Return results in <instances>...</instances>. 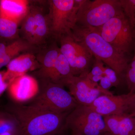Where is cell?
Returning a JSON list of instances; mask_svg holds the SVG:
<instances>
[{
	"label": "cell",
	"mask_w": 135,
	"mask_h": 135,
	"mask_svg": "<svg viewBox=\"0 0 135 135\" xmlns=\"http://www.w3.org/2000/svg\"><path fill=\"white\" fill-rule=\"evenodd\" d=\"M6 109L16 120L21 135H55L68 130L66 120L70 112L58 113L31 104L18 103Z\"/></svg>",
	"instance_id": "obj_1"
},
{
	"label": "cell",
	"mask_w": 135,
	"mask_h": 135,
	"mask_svg": "<svg viewBox=\"0 0 135 135\" xmlns=\"http://www.w3.org/2000/svg\"><path fill=\"white\" fill-rule=\"evenodd\" d=\"M72 35L91 53L94 58L114 70L120 78L125 74L129 64L126 55L118 52L103 38L95 28L76 25L72 31Z\"/></svg>",
	"instance_id": "obj_2"
},
{
	"label": "cell",
	"mask_w": 135,
	"mask_h": 135,
	"mask_svg": "<svg viewBox=\"0 0 135 135\" xmlns=\"http://www.w3.org/2000/svg\"><path fill=\"white\" fill-rule=\"evenodd\" d=\"M76 25L98 28L123 12L120 0H78Z\"/></svg>",
	"instance_id": "obj_3"
},
{
	"label": "cell",
	"mask_w": 135,
	"mask_h": 135,
	"mask_svg": "<svg viewBox=\"0 0 135 135\" xmlns=\"http://www.w3.org/2000/svg\"><path fill=\"white\" fill-rule=\"evenodd\" d=\"M40 80L38 93L30 104L58 113L71 112L79 105L62 85Z\"/></svg>",
	"instance_id": "obj_4"
},
{
	"label": "cell",
	"mask_w": 135,
	"mask_h": 135,
	"mask_svg": "<svg viewBox=\"0 0 135 135\" xmlns=\"http://www.w3.org/2000/svg\"><path fill=\"white\" fill-rule=\"evenodd\" d=\"M49 3L47 17L51 34L59 40L72 33L77 24L79 3L78 0H53Z\"/></svg>",
	"instance_id": "obj_5"
},
{
	"label": "cell",
	"mask_w": 135,
	"mask_h": 135,
	"mask_svg": "<svg viewBox=\"0 0 135 135\" xmlns=\"http://www.w3.org/2000/svg\"><path fill=\"white\" fill-rule=\"evenodd\" d=\"M66 126L73 135H111L103 117L89 106L78 105L68 115Z\"/></svg>",
	"instance_id": "obj_6"
},
{
	"label": "cell",
	"mask_w": 135,
	"mask_h": 135,
	"mask_svg": "<svg viewBox=\"0 0 135 135\" xmlns=\"http://www.w3.org/2000/svg\"><path fill=\"white\" fill-rule=\"evenodd\" d=\"M95 29L118 52L125 55L128 53L133 44L134 29L123 12Z\"/></svg>",
	"instance_id": "obj_7"
},
{
	"label": "cell",
	"mask_w": 135,
	"mask_h": 135,
	"mask_svg": "<svg viewBox=\"0 0 135 135\" xmlns=\"http://www.w3.org/2000/svg\"><path fill=\"white\" fill-rule=\"evenodd\" d=\"M60 51L70 64L74 76H84L90 71L94 56L81 44L76 41L72 33L60 40Z\"/></svg>",
	"instance_id": "obj_8"
},
{
	"label": "cell",
	"mask_w": 135,
	"mask_h": 135,
	"mask_svg": "<svg viewBox=\"0 0 135 135\" xmlns=\"http://www.w3.org/2000/svg\"><path fill=\"white\" fill-rule=\"evenodd\" d=\"M63 86L69 89L70 93L79 105L89 106L98 97L113 94L101 88L98 83H94L85 76H73L65 81Z\"/></svg>",
	"instance_id": "obj_9"
},
{
	"label": "cell",
	"mask_w": 135,
	"mask_h": 135,
	"mask_svg": "<svg viewBox=\"0 0 135 135\" xmlns=\"http://www.w3.org/2000/svg\"><path fill=\"white\" fill-rule=\"evenodd\" d=\"M134 92L118 95H103L97 98L89 107L104 116L128 115Z\"/></svg>",
	"instance_id": "obj_10"
},
{
	"label": "cell",
	"mask_w": 135,
	"mask_h": 135,
	"mask_svg": "<svg viewBox=\"0 0 135 135\" xmlns=\"http://www.w3.org/2000/svg\"><path fill=\"white\" fill-rule=\"evenodd\" d=\"M39 83L32 76L26 74L16 78L8 87V93L17 103L33 99L38 93Z\"/></svg>",
	"instance_id": "obj_11"
},
{
	"label": "cell",
	"mask_w": 135,
	"mask_h": 135,
	"mask_svg": "<svg viewBox=\"0 0 135 135\" xmlns=\"http://www.w3.org/2000/svg\"><path fill=\"white\" fill-rule=\"evenodd\" d=\"M36 57L31 53L18 56L7 66L4 75L5 81L9 84L16 78L33 70L36 67Z\"/></svg>",
	"instance_id": "obj_12"
},
{
	"label": "cell",
	"mask_w": 135,
	"mask_h": 135,
	"mask_svg": "<svg viewBox=\"0 0 135 135\" xmlns=\"http://www.w3.org/2000/svg\"><path fill=\"white\" fill-rule=\"evenodd\" d=\"M111 135H135L134 117L128 115L104 116Z\"/></svg>",
	"instance_id": "obj_13"
},
{
	"label": "cell",
	"mask_w": 135,
	"mask_h": 135,
	"mask_svg": "<svg viewBox=\"0 0 135 135\" xmlns=\"http://www.w3.org/2000/svg\"><path fill=\"white\" fill-rule=\"evenodd\" d=\"M29 8L26 0H1L0 15L19 22L27 14Z\"/></svg>",
	"instance_id": "obj_14"
},
{
	"label": "cell",
	"mask_w": 135,
	"mask_h": 135,
	"mask_svg": "<svg viewBox=\"0 0 135 135\" xmlns=\"http://www.w3.org/2000/svg\"><path fill=\"white\" fill-rule=\"evenodd\" d=\"M33 8L35 26L32 46H39L45 43L51 34L50 27L47 16H45L39 8Z\"/></svg>",
	"instance_id": "obj_15"
},
{
	"label": "cell",
	"mask_w": 135,
	"mask_h": 135,
	"mask_svg": "<svg viewBox=\"0 0 135 135\" xmlns=\"http://www.w3.org/2000/svg\"><path fill=\"white\" fill-rule=\"evenodd\" d=\"M60 52V48L55 44L46 50L42 57L38 59L40 69L36 75L40 79H49Z\"/></svg>",
	"instance_id": "obj_16"
},
{
	"label": "cell",
	"mask_w": 135,
	"mask_h": 135,
	"mask_svg": "<svg viewBox=\"0 0 135 135\" xmlns=\"http://www.w3.org/2000/svg\"><path fill=\"white\" fill-rule=\"evenodd\" d=\"M73 75L69 62L60 51L53 72L48 80L63 86L65 81Z\"/></svg>",
	"instance_id": "obj_17"
},
{
	"label": "cell",
	"mask_w": 135,
	"mask_h": 135,
	"mask_svg": "<svg viewBox=\"0 0 135 135\" xmlns=\"http://www.w3.org/2000/svg\"><path fill=\"white\" fill-rule=\"evenodd\" d=\"M32 46L25 40L20 39H17L9 44L5 53L0 58V69L7 66L21 52L27 50Z\"/></svg>",
	"instance_id": "obj_18"
},
{
	"label": "cell",
	"mask_w": 135,
	"mask_h": 135,
	"mask_svg": "<svg viewBox=\"0 0 135 135\" xmlns=\"http://www.w3.org/2000/svg\"><path fill=\"white\" fill-rule=\"evenodd\" d=\"M19 24V22L0 15V41L9 42L17 40Z\"/></svg>",
	"instance_id": "obj_19"
},
{
	"label": "cell",
	"mask_w": 135,
	"mask_h": 135,
	"mask_svg": "<svg viewBox=\"0 0 135 135\" xmlns=\"http://www.w3.org/2000/svg\"><path fill=\"white\" fill-rule=\"evenodd\" d=\"M21 32L23 38L32 46L35 26L33 6L29 7V11L22 21Z\"/></svg>",
	"instance_id": "obj_20"
},
{
	"label": "cell",
	"mask_w": 135,
	"mask_h": 135,
	"mask_svg": "<svg viewBox=\"0 0 135 135\" xmlns=\"http://www.w3.org/2000/svg\"><path fill=\"white\" fill-rule=\"evenodd\" d=\"M18 123L11 114L8 112H0V134L19 129Z\"/></svg>",
	"instance_id": "obj_21"
},
{
	"label": "cell",
	"mask_w": 135,
	"mask_h": 135,
	"mask_svg": "<svg viewBox=\"0 0 135 135\" xmlns=\"http://www.w3.org/2000/svg\"><path fill=\"white\" fill-rule=\"evenodd\" d=\"M123 13L135 29V0H120Z\"/></svg>",
	"instance_id": "obj_22"
},
{
	"label": "cell",
	"mask_w": 135,
	"mask_h": 135,
	"mask_svg": "<svg viewBox=\"0 0 135 135\" xmlns=\"http://www.w3.org/2000/svg\"><path fill=\"white\" fill-rule=\"evenodd\" d=\"M126 81L130 92H135V67L128 64L125 73Z\"/></svg>",
	"instance_id": "obj_23"
},
{
	"label": "cell",
	"mask_w": 135,
	"mask_h": 135,
	"mask_svg": "<svg viewBox=\"0 0 135 135\" xmlns=\"http://www.w3.org/2000/svg\"><path fill=\"white\" fill-rule=\"evenodd\" d=\"M104 75L106 76L110 81L113 87H117L120 83V77L116 72L109 67H105Z\"/></svg>",
	"instance_id": "obj_24"
},
{
	"label": "cell",
	"mask_w": 135,
	"mask_h": 135,
	"mask_svg": "<svg viewBox=\"0 0 135 135\" xmlns=\"http://www.w3.org/2000/svg\"><path fill=\"white\" fill-rule=\"evenodd\" d=\"M104 63L98 59H94L92 69L88 75L91 76H104Z\"/></svg>",
	"instance_id": "obj_25"
},
{
	"label": "cell",
	"mask_w": 135,
	"mask_h": 135,
	"mask_svg": "<svg viewBox=\"0 0 135 135\" xmlns=\"http://www.w3.org/2000/svg\"><path fill=\"white\" fill-rule=\"evenodd\" d=\"M5 71H0V97L6 90L7 89L9 83L6 81L4 78Z\"/></svg>",
	"instance_id": "obj_26"
},
{
	"label": "cell",
	"mask_w": 135,
	"mask_h": 135,
	"mask_svg": "<svg viewBox=\"0 0 135 135\" xmlns=\"http://www.w3.org/2000/svg\"><path fill=\"white\" fill-rule=\"evenodd\" d=\"M99 85L101 88L108 91H109V90L113 87L112 83L108 78L104 75L103 76L100 81V83Z\"/></svg>",
	"instance_id": "obj_27"
},
{
	"label": "cell",
	"mask_w": 135,
	"mask_h": 135,
	"mask_svg": "<svg viewBox=\"0 0 135 135\" xmlns=\"http://www.w3.org/2000/svg\"><path fill=\"white\" fill-rule=\"evenodd\" d=\"M10 43V42H7L0 41V58L5 53L8 45Z\"/></svg>",
	"instance_id": "obj_28"
},
{
	"label": "cell",
	"mask_w": 135,
	"mask_h": 135,
	"mask_svg": "<svg viewBox=\"0 0 135 135\" xmlns=\"http://www.w3.org/2000/svg\"><path fill=\"white\" fill-rule=\"evenodd\" d=\"M135 109V92H134V95H133V98H132V101H131V103L130 107H129V110L128 114V115H129L131 112H132Z\"/></svg>",
	"instance_id": "obj_29"
},
{
	"label": "cell",
	"mask_w": 135,
	"mask_h": 135,
	"mask_svg": "<svg viewBox=\"0 0 135 135\" xmlns=\"http://www.w3.org/2000/svg\"><path fill=\"white\" fill-rule=\"evenodd\" d=\"M0 135H21V133L20 132V129H19L6 132V133L1 134Z\"/></svg>",
	"instance_id": "obj_30"
},
{
	"label": "cell",
	"mask_w": 135,
	"mask_h": 135,
	"mask_svg": "<svg viewBox=\"0 0 135 135\" xmlns=\"http://www.w3.org/2000/svg\"><path fill=\"white\" fill-rule=\"evenodd\" d=\"M129 116H132V117H135V109H134V110L131 112V113L129 114Z\"/></svg>",
	"instance_id": "obj_31"
},
{
	"label": "cell",
	"mask_w": 135,
	"mask_h": 135,
	"mask_svg": "<svg viewBox=\"0 0 135 135\" xmlns=\"http://www.w3.org/2000/svg\"><path fill=\"white\" fill-rule=\"evenodd\" d=\"M67 131H65V132H63V133H60V134H57L55 135H66V132Z\"/></svg>",
	"instance_id": "obj_32"
},
{
	"label": "cell",
	"mask_w": 135,
	"mask_h": 135,
	"mask_svg": "<svg viewBox=\"0 0 135 135\" xmlns=\"http://www.w3.org/2000/svg\"><path fill=\"white\" fill-rule=\"evenodd\" d=\"M134 117V118H135V117Z\"/></svg>",
	"instance_id": "obj_33"
},
{
	"label": "cell",
	"mask_w": 135,
	"mask_h": 135,
	"mask_svg": "<svg viewBox=\"0 0 135 135\" xmlns=\"http://www.w3.org/2000/svg\"><path fill=\"white\" fill-rule=\"evenodd\" d=\"M71 135H72V134H71Z\"/></svg>",
	"instance_id": "obj_34"
}]
</instances>
